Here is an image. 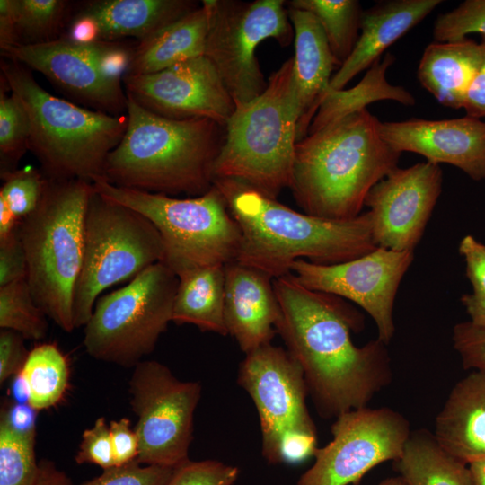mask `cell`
Instances as JSON below:
<instances>
[{"label":"cell","instance_id":"cell-1","mask_svg":"<svg viewBox=\"0 0 485 485\" xmlns=\"http://www.w3.org/2000/svg\"><path fill=\"white\" fill-rule=\"evenodd\" d=\"M279 305L277 332L303 370L316 410L337 418L366 407L392 380L385 344L377 338L356 346L360 313L340 297L304 287L292 272L273 278Z\"/></svg>","mask_w":485,"mask_h":485},{"label":"cell","instance_id":"cell-2","mask_svg":"<svg viewBox=\"0 0 485 485\" xmlns=\"http://www.w3.org/2000/svg\"><path fill=\"white\" fill-rule=\"evenodd\" d=\"M242 238L236 261L276 278L297 260L331 265L377 248L368 211L348 220L300 213L234 179H214Z\"/></svg>","mask_w":485,"mask_h":485},{"label":"cell","instance_id":"cell-3","mask_svg":"<svg viewBox=\"0 0 485 485\" xmlns=\"http://www.w3.org/2000/svg\"><path fill=\"white\" fill-rule=\"evenodd\" d=\"M379 122L366 109L297 141L289 188L304 213L332 220L361 214L370 190L398 168L401 155L380 136Z\"/></svg>","mask_w":485,"mask_h":485},{"label":"cell","instance_id":"cell-4","mask_svg":"<svg viewBox=\"0 0 485 485\" xmlns=\"http://www.w3.org/2000/svg\"><path fill=\"white\" fill-rule=\"evenodd\" d=\"M127 115L124 136L105 163L106 181L168 196L197 197L212 188L224 126L207 118L162 116L129 97Z\"/></svg>","mask_w":485,"mask_h":485},{"label":"cell","instance_id":"cell-5","mask_svg":"<svg viewBox=\"0 0 485 485\" xmlns=\"http://www.w3.org/2000/svg\"><path fill=\"white\" fill-rule=\"evenodd\" d=\"M0 68L1 79L27 113L29 150L44 175L90 183L104 180L107 157L126 131L127 112L111 115L55 96L19 62L1 60Z\"/></svg>","mask_w":485,"mask_h":485},{"label":"cell","instance_id":"cell-6","mask_svg":"<svg viewBox=\"0 0 485 485\" xmlns=\"http://www.w3.org/2000/svg\"><path fill=\"white\" fill-rule=\"evenodd\" d=\"M94 191L82 180L47 178L37 208L19 226L32 296L66 332L74 331V293L80 276L87 206Z\"/></svg>","mask_w":485,"mask_h":485},{"label":"cell","instance_id":"cell-7","mask_svg":"<svg viewBox=\"0 0 485 485\" xmlns=\"http://www.w3.org/2000/svg\"><path fill=\"white\" fill-rule=\"evenodd\" d=\"M299 119L292 57L269 76L260 96L235 105L214 163V179L238 180L277 199L290 185Z\"/></svg>","mask_w":485,"mask_h":485},{"label":"cell","instance_id":"cell-8","mask_svg":"<svg viewBox=\"0 0 485 485\" xmlns=\"http://www.w3.org/2000/svg\"><path fill=\"white\" fill-rule=\"evenodd\" d=\"M93 185L103 197L135 209L152 222L163 244L162 262L177 277L193 269L225 266L236 260L241 230L214 184L206 193L186 198L120 188L105 180Z\"/></svg>","mask_w":485,"mask_h":485},{"label":"cell","instance_id":"cell-9","mask_svg":"<svg viewBox=\"0 0 485 485\" xmlns=\"http://www.w3.org/2000/svg\"><path fill=\"white\" fill-rule=\"evenodd\" d=\"M163 244L145 216L95 190L84 221V258L74 293V324L89 321L99 295L162 262Z\"/></svg>","mask_w":485,"mask_h":485},{"label":"cell","instance_id":"cell-10","mask_svg":"<svg viewBox=\"0 0 485 485\" xmlns=\"http://www.w3.org/2000/svg\"><path fill=\"white\" fill-rule=\"evenodd\" d=\"M178 283L176 274L157 262L126 286L98 298L84 325L87 354L123 367L143 361L172 322Z\"/></svg>","mask_w":485,"mask_h":485},{"label":"cell","instance_id":"cell-11","mask_svg":"<svg viewBox=\"0 0 485 485\" xmlns=\"http://www.w3.org/2000/svg\"><path fill=\"white\" fill-rule=\"evenodd\" d=\"M237 382L251 398L269 464H295L313 456L317 430L306 405L304 373L287 350L271 343L247 354Z\"/></svg>","mask_w":485,"mask_h":485},{"label":"cell","instance_id":"cell-12","mask_svg":"<svg viewBox=\"0 0 485 485\" xmlns=\"http://www.w3.org/2000/svg\"><path fill=\"white\" fill-rule=\"evenodd\" d=\"M204 56L216 67L235 105L260 96L268 82L256 57L258 45L274 39L288 46L295 35L283 0H210Z\"/></svg>","mask_w":485,"mask_h":485},{"label":"cell","instance_id":"cell-13","mask_svg":"<svg viewBox=\"0 0 485 485\" xmlns=\"http://www.w3.org/2000/svg\"><path fill=\"white\" fill-rule=\"evenodd\" d=\"M133 368L128 391L131 410L137 418V461L175 468L189 460L201 385L178 379L155 360H143Z\"/></svg>","mask_w":485,"mask_h":485},{"label":"cell","instance_id":"cell-14","mask_svg":"<svg viewBox=\"0 0 485 485\" xmlns=\"http://www.w3.org/2000/svg\"><path fill=\"white\" fill-rule=\"evenodd\" d=\"M331 430V441L316 449L296 485H357L378 464L398 460L411 434L400 412L367 406L339 415Z\"/></svg>","mask_w":485,"mask_h":485},{"label":"cell","instance_id":"cell-15","mask_svg":"<svg viewBox=\"0 0 485 485\" xmlns=\"http://www.w3.org/2000/svg\"><path fill=\"white\" fill-rule=\"evenodd\" d=\"M413 251L377 247L356 259L331 265L297 260L291 272L305 287L357 304L374 320L377 339L387 345L395 332L393 305Z\"/></svg>","mask_w":485,"mask_h":485},{"label":"cell","instance_id":"cell-16","mask_svg":"<svg viewBox=\"0 0 485 485\" xmlns=\"http://www.w3.org/2000/svg\"><path fill=\"white\" fill-rule=\"evenodd\" d=\"M438 164L419 163L396 168L368 192L372 235L377 247L413 251L442 190Z\"/></svg>","mask_w":485,"mask_h":485},{"label":"cell","instance_id":"cell-17","mask_svg":"<svg viewBox=\"0 0 485 485\" xmlns=\"http://www.w3.org/2000/svg\"><path fill=\"white\" fill-rule=\"evenodd\" d=\"M128 97L172 119L207 118L225 127L235 103L211 61L203 56L159 72L125 75Z\"/></svg>","mask_w":485,"mask_h":485},{"label":"cell","instance_id":"cell-18","mask_svg":"<svg viewBox=\"0 0 485 485\" xmlns=\"http://www.w3.org/2000/svg\"><path fill=\"white\" fill-rule=\"evenodd\" d=\"M105 41L73 42L64 37L1 49L4 57L42 74L56 87L93 110L111 115L127 112L123 82L110 78L100 64Z\"/></svg>","mask_w":485,"mask_h":485},{"label":"cell","instance_id":"cell-19","mask_svg":"<svg viewBox=\"0 0 485 485\" xmlns=\"http://www.w3.org/2000/svg\"><path fill=\"white\" fill-rule=\"evenodd\" d=\"M379 134L393 150L427 162L454 165L474 181L485 179V122L471 116L379 122Z\"/></svg>","mask_w":485,"mask_h":485},{"label":"cell","instance_id":"cell-20","mask_svg":"<svg viewBox=\"0 0 485 485\" xmlns=\"http://www.w3.org/2000/svg\"><path fill=\"white\" fill-rule=\"evenodd\" d=\"M279 313L270 276L236 260L225 265V324L243 353L271 343Z\"/></svg>","mask_w":485,"mask_h":485},{"label":"cell","instance_id":"cell-21","mask_svg":"<svg viewBox=\"0 0 485 485\" xmlns=\"http://www.w3.org/2000/svg\"><path fill=\"white\" fill-rule=\"evenodd\" d=\"M294 28L293 87L300 112L297 138L307 135L309 126L329 92L331 73L338 66L317 18L311 13L287 8Z\"/></svg>","mask_w":485,"mask_h":485},{"label":"cell","instance_id":"cell-22","mask_svg":"<svg viewBox=\"0 0 485 485\" xmlns=\"http://www.w3.org/2000/svg\"><path fill=\"white\" fill-rule=\"evenodd\" d=\"M441 0H392L363 11L360 34L348 58L332 75L329 92L341 90L367 70L392 43L425 19Z\"/></svg>","mask_w":485,"mask_h":485},{"label":"cell","instance_id":"cell-23","mask_svg":"<svg viewBox=\"0 0 485 485\" xmlns=\"http://www.w3.org/2000/svg\"><path fill=\"white\" fill-rule=\"evenodd\" d=\"M433 435L445 452L467 464L485 456V372L473 370L454 384Z\"/></svg>","mask_w":485,"mask_h":485},{"label":"cell","instance_id":"cell-24","mask_svg":"<svg viewBox=\"0 0 485 485\" xmlns=\"http://www.w3.org/2000/svg\"><path fill=\"white\" fill-rule=\"evenodd\" d=\"M199 6L190 0H95L78 13L95 21L100 41H140Z\"/></svg>","mask_w":485,"mask_h":485},{"label":"cell","instance_id":"cell-25","mask_svg":"<svg viewBox=\"0 0 485 485\" xmlns=\"http://www.w3.org/2000/svg\"><path fill=\"white\" fill-rule=\"evenodd\" d=\"M485 56V45L471 39L433 42L420 58L417 77L439 104L463 107L468 89Z\"/></svg>","mask_w":485,"mask_h":485},{"label":"cell","instance_id":"cell-26","mask_svg":"<svg viewBox=\"0 0 485 485\" xmlns=\"http://www.w3.org/2000/svg\"><path fill=\"white\" fill-rule=\"evenodd\" d=\"M210 0L135 45L125 75H146L204 55Z\"/></svg>","mask_w":485,"mask_h":485},{"label":"cell","instance_id":"cell-27","mask_svg":"<svg viewBox=\"0 0 485 485\" xmlns=\"http://www.w3.org/2000/svg\"><path fill=\"white\" fill-rule=\"evenodd\" d=\"M172 322L227 335L225 324V266L193 269L178 276Z\"/></svg>","mask_w":485,"mask_h":485},{"label":"cell","instance_id":"cell-28","mask_svg":"<svg viewBox=\"0 0 485 485\" xmlns=\"http://www.w3.org/2000/svg\"><path fill=\"white\" fill-rule=\"evenodd\" d=\"M394 61V56L387 52L366 70L357 84L347 90L328 92L309 126L307 135L348 115L366 110L367 105L377 101L391 100L406 106L414 105L415 98L409 91L391 84L386 79V72Z\"/></svg>","mask_w":485,"mask_h":485},{"label":"cell","instance_id":"cell-29","mask_svg":"<svg viewBox=\"0 0 485 485\" xmlns=\"http://www.w3.org/2000/svg\"><path fill=\"white\" fill-rule=\"evenodd\" d=\"M393 466L409 485H473L468 464L445 452L424 429L411 432Z\"/></svg>","mask_w":485,"mask_h":485},{"label":"cell","instance_id":"cell-30","mask_svg":"<svg viewBox=\"0 0 485 485\" xmlns=\"http://www.w3.org/2000/svg\"><path fill=\"white\" fill-rule=\"evenodd\" d=\"M289 7L307 11L319 21L337 66L352 53L361 27L363 10L357 0H293Z\"/></svg>","mask_w":485,"mask_h":485},{"label":"cell","instance_id":"cell-31","mask_svg":"<svg viewBox=\"0 0 485 485\" xmlns=\"http://www.w3.org/2000/svg\"><path fill=\"white\" fill-rule=\"evenodd\" d=\"M29 389V404L37 411L57 405L68 384L66 357L53 343L34 347L20 372Z\"/></svg>","mask_w":485,"mask_h":485},{"label":"cell","instance_id":"cell-32","mask_svg":"<svg viewBox=\"0 0 485 485\" xmlns=\"http://www.w3.org/2000/svg\"><path fill=\"white\" fill-rule=\"evenodd\" d=\"M18 45H35L62 36L70 3L64 0H14Z\"/></svg>","mask_w":485,"mask_h":485},{"label":"cell","instance_id":"cell-33","mask_svg":"<svg viewBox=\"0 0 485 485\" xmlns=\"http://www.w3.org/2000/svg\"><path fill=\"white\" fill-rule=\"evenodd\" d=\"M47 315L35 302L27 279L0 287V328L24 339L39 340L47 335Z\"/></svg>","mask_w":485,"mask_h":485},{"label":"cell","instance_id":"cell-34","mask_svg":"<svg viewBox=\"0 0 485 485\" xmlns=\"http://www.w3.org/2000/svg\"><path fill=\"white\" fill-rule=\"evenodd\" d=\"M35 436L14 429L0 416V485H31L39 472Z\"/></svg>","mask_w":485,"mask_h":485},{"label":"cell","instance_id":"cell-35","mask_svg":"<svg viewBox=\"0 0 485 485\" xmlns=\"http://www.w3.org/2000/svg\"><path fill=\"white\" fill-rule=\"evenodd\" d=\"M1 79L0 88V174L17 169V163L29 150L30 123L18 98L7 93Z\"/></svg>","mask_w":485,"mask_h":485},{"label":"cell","instance_id":"cell-36","mask_svg":"<svg viewBox=\"0 0 485 485\" xmlns=\"http://www.w3.org/2000/svg\"><path fill=\"white\" fill-rule=\"evenodd\" d=\"M0 175L3 180L0 197L5 200L13 215L22 221L39 206L46 187L47 177L42 172L31 166Z\"/></svg>","mask_w":485,"mask_h":485},{"label":"cell","instance_id":"cell-37","mask_svg":"<svg viewBox=\"0 0 485 485\" xmlns=\"http://www.w3.org/2000/svg\"><path fill=\"white\" fill-rule=\"evenodd\" d=\"M471 33L485 36V0H466L440 14L434 23L433 37L436 42L463 40Z\"/></svg>","mask_w":485,"mask_h":485},{"label":"cell","instance_id":"cell-38","mask_svg":"<svg viewBox=\"0 0 485 485\" xmlns=\"http://www.w3.org/2000/svg\"><path fill=\"white\" fill-rule=\"evenodd\" d=\"M238 476L236 466L212 459H189L174 468L165 485H233Z\"/></svg>","mask_w":485,"mask_h":485},{"label":"cell","instance_id":"cell-39","mask_svg":"<svg viewBox=\"0 0 485 485\" xmlns=\"http://www.w3.org/2000/svg\"><path fill=\"white\" fill-rule=\"evenodd\" d=\"M174 468L141 464L137 460L103 470L80 485H165Z\"/></svg>","mask_w":485,"mask_h":485},{"label":"cell","instance_id":"cell-40","mask_svg":"<svg viewBox=\"0 0 485 485\" xmlns=\"http://www.w3.org/2000/svg\"><path fill=\"white\" fill-rule=\"evenodd\" d=\"M75 461L78 464H95L102 470L115 466L110 427L104 417L98 418L92 428L84 431Z\"/></svg>","mask_w":485,"mask_h":485},{"label":"cell","instance_id":"cell-41","mask_svg":"<svg viewBox=\"0 0 485 485\" xmlns=\"http://www.w3.org/2000/svg\"><path fill=\"white\" fill-rule=\"evenodd\" d=\"M452 340L464 369L485 372V329L469 321L459 322L453 329Z\"/></svg>","mask_w":485,"mask_h":485},{"label":"cell","instance_id":"cell-42","mask_svg":"<svg viewBox=\"0 0 485 485\" xmlns=\"http://www.w3.org/2000/svg\"><path fill=\"white\" fill-rule=\"evenodd\" d=\"M28 266L19 231L0 240V287L27 279Z\"/></svg>","mask_w":485,"mask_h":485},{"label":"cell","instance_id":"cell-43","mask_svg":"<svg viewBox=\"0 0 485 485\" xmlns=\"http://www.w3.org/2000/svg\"><path fill=\"white\" fill-rule=\"evenodd\" d=\"M24 338L16 331L1 329L0 331V384L19 374L29 352Z\"/></svg>","mask_w":485,"mask_h":485},{"label":"cell","instance_id":"cell-44","mask_svg":"<svg viewBox=\"0 0 485 485\" xmlns=\"http://www.w3.org/2000/svg\"><path fill=\"white\" fill-rule=\"evenodd\" d=\"M459 252L465 262L466 276L473 294H485V244L472 235H465L459 243Z\"/></svg>","mask_w":485,"mask_h":485},{"label":"cell","instance_id":"cell-45","mask_svg":"<svg viewBox=\"0 0 485 485\" xmlns=\"http://www.w3.org/2000/svg\"><path fill=\"white\" fill-rule=\"evenodd\" d=\"M115 466L137 460L138 454V437L130 420L121 418L109 424Z\"/></svg>","mask_w":485,"mask_h":485},{"label":"cell","instance_id":"cell-46","mask_svg":"<svg viewBox=\"0 0 485 485\" xmlns=\"http://www.w3.org/2000/svg\"><path fill=\"white\" fill-rule=\"evenodd\" d=\"M481 37L485 45V36ZM463 108L467 116L477 119L485 117V56L468 89Z\"/></svg>","mask_w":485,"mask_h":485},{"label":"cell","instance_id":"cell-47","mask_svg":"<svg viewBox=\"0 0 485 485\" xmlns=\"http://www.w3.org/2000/svg\"><path fill=\"white\" fill-rule=\"evenodd\" d=\"M36 412L28 403L14 402L2 408L1 416L17 431L35 436Z\"/></svg>","mask_w":485,"mask_h":485},{"label":"cell","instance_id":"cell-48","mask_svg":"<svg viewBox=\"0 0 485 485\" xmlns=\"http://www.w3.org/2000/svg\"><path fill=\"white\" fill-rule=\"evenodd\" d=\"M61 37L80 44L100 41L99 30L95 21L78 12L71 17L66 32Z\"/></svg>","mask_w":485,"mask_h":485},{"label":"cell","instance_id":"cell-49","mask_svg":"<svg viewBox=\"0 0 485 485\" xmlns=\"http://www.w3.org/2000/svg\"><path fill=\"white\" fill-rule=\"evenodd\" d=\"M19 44L14 0L0 1V48Z\"/></svg>","mask_w":485,"mask_h":485},{"label":"cell","instance_id":"cell-50","mask_svg":"<svg viewBox=\"0 0 485 485\" xmlns=\"http://www.w3.org/2000/svg\"><path fill=\"white\" fill-rule=\"evenodd\" d=\"M31 485H74L71 479L53 462L41 460L39 463V472Z\"/></svg>","mask_w":485,"mask_h":485},{"label":"cell","instance_id":"cell-51","mask_svg":"<svg viewBox=\"0 0 485 485\" xmlns=\"http://www.w3.org/2000/svg\"><path fill=\"white\" fill-rule=\"evenodd\" d=\"M461 303L469 315V322L485 329V294H464L461 297Z\"/></svg>","mask_w":485,"mask_h":485},{"label":"cell","instance_id":"cell-52","mask_svg":"<svg viewBox=\"0 0 485 485\" xmlns=\"http://www.w3.org/2000/svg\"><path fill=\"white\" fill-rule=\"evenodd\" d=\"M20 223L5 200L0 197V240L15 234L19 231Z\"/></svg>","mask_w":485,"mask_h":485},{"label":"cell","instance_id":"cell-53","mask_svg":"<svg viewBox=\"0 0 485 485\" xmlns=\"http://www.w3.org/2000/svg\"><path fill=\"white\" fill-rule=\"evenodd\" d=\"M13 378V381L11 386L12 387L11 392L13 398L15 399V401L18 403H28L29 402V389L21 373L17 374Z\"/></svg>","mask_w":485,"mask_h":485},{"label":"cell","instance_id":"cell-54","mask_svg":"<svg viewBox=\"0 0 485 485\" xmlns=\"http://www.w3.org/2000/svg\"><path fill=\"white\" fill-rule=\"evenodd\" d=\"M473 485H485V456L468 463Z\"/></svg>","mask_w":485,"mask_h":485},{"label":"cell","instance_id":"cell-55","mask_svg":"<svg viewBox=\"0 0 485 485\" xmlns=\"http://www.w3.org/2000/svg\"><path fill=\"white\" fill-rule=\"evenodd\" d=\"M378 485H409V484L401 475H398V476L384 479Z\"/></svg>","mask_w":485,"mask_h":485}]
</instances>
